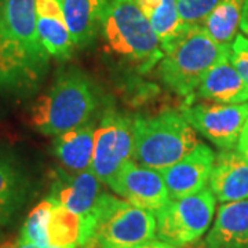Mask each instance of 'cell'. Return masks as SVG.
I'll return each instance as SVG.
<instances>
[{"label": "cell", "instance_id": "6da1fadb", "mask_svg": "<svg viewBox=\"0 0 248 248\" xmlns=\"http://www.w3.org/2000/svg\"><path fill=\"white\" fill-rule=\"evenodd\" d=\"M50 58L36 27V0H0V91L35 90Z\"/></svg>", "mask_w": 248, "mask_h": 248}, {"label": "cell", "instance_id": "7a4b0ae2", "mask_svg": "<svg viewBox=\"0 0 248 248\" xmlns=\"http://www.w3.org/2000/svg\"><path fill=\"white\" fill-rule=\"evenodd\" d=\"M98 108V94L86 73L71 68L58 73L53 86L35 101L31 125L43 135L57 137L90 123Z\"/></svg>", "mask_w": 248, "mask_h": 248}, {"label": "cell", "instance_id": "3957f363", "mask_svg": "<svg viewBox=\"0 0 248 248\" xmlns=\"http://www.w3.org/2000/svg\"><path fill=\"white\" fill-rule=\"evenodd\" d=\"M153 239L155 214L104 192L94 210L81 218L79 248H134Z\"/></svg>", "mask_w": 248, "mask_h": 248}, {"label": "cell", "instance_id": "277c9868", "mask_svg": "<svg viewBox=\"0 0 248 248\" xmlns=\"http://www.w3.org/2000/svg\"><path fill=\"white\" fill-rule=\"evenodd\" d=\"M101 33L109 53L140 73L152 71L164 55L159 37L134 0H109Z\"/></svg>", "mask_w": 248, "mask_h": 248}, {"label": "cell", "instance_id": "5b68a950", "mask_svg": "<svg viewBox=\"0 0 248 248\" xmlns=\"http://www.w3.org/2000/svg\"><path fill=\"white\" fill-rule=\"evenodd\" d=\"M160 79L181 97H193L207 72L231 57L232 45L215 42L200 25L190 27L163 50Z\"/></svg>", "mask_w": 248, "mask_h": 248}, {"label": "cell", "instance_id": "8992f818", "mask_svg": "<svg viewBox=\"0 0 248 248\" xmlns=\"http://www.w3.org/2000/svg\"><path fill=\"white\" fill-rule=\"evenodd\" d=\"M133 159L143 167L163 172L200 143L196 130L182 113L167 110L134 119Z\"/></svg>", "mask_w": 248, "mask_h": 248}, {"label": "cell", "instance_id": "52a82bcc", "mask_svg": "<svg viewBox=\"0 0 248 248\" xmlns=\"http://www.w3.org/2000/svg\"><path fill=\"white\" fill-rule=\"evenodd\" d=\"M217 199L208 185L193 195L170 199L156 217V239L175 247L196 243L210 229Z\"/></svg>", "mask_w": 248, "mask_h": 248}, {"label": "cell", "instance_id": "ba28073f", "mask_svg": "<svg viewBox=\"0 0 248 248\" xmlns=\"http://www.w3.org/2000/svg\"><path fill=\"white\" fill-rule=\"evenodd\" d=\"M134 120L115 109L102 115L94 134V151L90 171L107 184L134 153Z\"/></svg>", "mask_w": 248, "mask_h": 248}, {"label": "cell", "instance_id": "9c48e42d", "mask_svg": "<svg viewBox=\"0 0 248 248\" xmlns=\"http://www.w3.org/2000/svg\"><path fill=\"white\" fill-rule=\"evenodd\" d=\"M186 122L221 151L236 149L240 134L248 120V102L244 104H192L182 108Z\"/></svg>", "mask_w": 248, "mask_h": 248}, {"label": "cell", "instance_id": "30bf717a", "mask_svg": "<svg viewBox=\"0 0 248 248\" xmlns=\"http://www.w3.org/2000/svg\"><path fill=\"white\" fill-rule=\"evenodd\" d=\"M108 185L123 200L153 214L170 200L161 172L143 167L134 160L127 161Z\"/></svg>", "mask_w": 248, "mask_h": 248}, {"label": "cell", "instance_id": "8fae6325", "mask_svg": "<svg viewBox=\"0 0 248 248\" xmlns=\"http://www.w3.org/2000/svg\"><path fill=\"white\" fill-rule=\"evenodd\" d=\"M215 153L205 143H199L189 155L179 160L161 175L169 190L170 199L193 195L207 186L213 171Z\"/></svg>", "mask_w": 248, "mask_h": 248}, {"label": "cell", "instance_id": "7c38bea8", "mask_svg": "<svg viewBox=\"0 0 248 248\" xmlns=\"http://www.w3.org/2000/svg\"><path fill=\"white\" fill-rule=\"evenodd\" d=\"M208 187L222 204L248 199V160L234 149L215 155Z\"/></svg>", "mask_w": 248, "mask_h": 248}, {"label": "cell", "instance_id": "4fadbf2b", "mask_svg": "<svg viewBox=\"0 0 248 248\" xmlns=\"http://www.w3.org/2000/svg\"><path fill=\"white\" fill-rule=\"evenodd\" d=\"M102 193L101 181L90 170L71 174L60 171L48 197L84 218L94 210Z\"/></svg>", "mask_w": 248, "mask_h": 248}, {"label": "cell", "instance_id": "5bb4252c", "mask_svg": "<svg viewBox=\"0 0 248 248\" xmlns=\"http://www.w3.org/2000/svg\"><path fill=\"white\" fill-rule=\"evenodd\" d=\"M204 247L248 248V199L222 204Z\"/></svg>", "mask_w": 248, "mask_h": 248}, {"label": "cell", "instance_id": "9a60e30c", "mask_svg": "<svg viewBox=\"0 0 248 248\" xmlns=\"http://www.w3.org/2000/svg\"><path fill=\"white\" fill-rule=\"evenodd\" d=\"M36 27L50 57L68 60L75 51L60 0H36Z\"/></svg>", "mask_w": 248, "mask_h": 248}, {"label": "cell", "instance_id": "2e32d148", "mask_svg": "<svg viewBox=\"0 0 248 248\" xmlns=\"http://www.w3.org/2000/svg\"><path fill=\"white\" fill-rule=\"evenodd\" d=\"M197 97L214 104L248 102V86L233 66L231 57L214 65L197 87Z\"/></svg>", "mask_w": 248, "mask_h": 248}, {"label": "cell", "instance_id": "e0dca14e", "mask_svg": "<svg viewBox=\"0 0 248 248\" xmlns=\"http://www.w3.org/2000/svg\"><path fill=\"white\" fill-rule=\"evenodd\" d=\"M109 0H60L75 47L89 46L101 31Z\"/></svg>", "mask_w": 248, "mask_h": 248}, {"label": "cell", "instance_id": "ac0fdd59", "mask_svg": "<svg viewBox=\"0 0 248 248\" xmlns=\"http://www.w3.org/2000/svg\"><path fill=\"white\" fill-rule=\"evenodd\" d=\"M94 134L95 125L90 122L57 135L54 141V153L65 169L72 172L90 170L94 151Z\"/></svg>", "mask_w": 248, "mask_h": 248}, {"label": "cell", "instance_id": "d6986e66", "mask_svg": "<svg viewBox=\"0 0 248 248\" xmlns=\"http://www.w3.org/2000/svg\"><path fill=\"white\" fill-rule=\"evenodd\" d=\"M134 1L143 13V16L148 18L155 33L159 37L163 50L187 29L179 16L177 0H134Z\"/></svg>", "mask_w": 248, "mask_h": 248}, {"label": "cell", "instance_id": "ffe728a7", "mask_svg": "<svg viewBox=\"0 0 248 248\" xmlns=\"http://www.w3.org/2000/svg\"><path fill=\"white\" fill-rule=\"evenodd\" d=\"M28 182L17 166L0 156V226L7 225L25 203Z\"/></svg>", "mask_w": 248, "mask_h": 248}, {"label": "cell", "instance_id": "44dd1931", "mask_svg": "<svg viewBox=\"0 0 248 248\" xmlns=\"http://www.w3.org/2000/svg\"><path fill=\"white\" fill-rule=\"evenodd\" d=\"M244 0H219L200 27L215 42L232 45L237 36Z\"/></svg>", "mask_w": 248, "mask_h": 248}, {"label": "cell", "instance_id": "7402d4cb", "mask_svg": "<svg viewBox=\"0 0 248 248\" xmlns=\"http://www.w3.org/2000/svg\"><path fill=\"white\" fill-rule=\"evenodd\" d=\"M47 237L50 247L79 248L81 217L63 207L62 204L54 202L47 226Z\"/></svg>", "mask_w": 248, "mask_h": 248}, {"label": "cell", "instance_id": "603a6c76", "mask_svg": "<svg viewBox=\"0 0 248 248\" xmlns=\"http://www.w3.org/2000/svg\"><path fill=\"white\" fill-rule=\"evenodd\" d=\"M53 200L50 197H47L29 213L28 218L24 222V226L21 229L19 240L35 244L37 247H50L48 237H47V226H48L50 214L53 210Z\"/></svg>", "mask_w": 248, "mask_h": 248}, {"label": "cell", "instance_id": "cb8c5ba5", "mask_svg": "<svg viewBox=\"0 0 248 248\" xmlns=\"http://www.w3.org/2000/svg\"><path fill=\"white\" fill-rule=\"evenodd\" d=\"M219 0H177L178 11L186 27L202 25Z\"/></svg>", "mask_w": 248, "mask_h": 248}, {"label": "cell", "instance_id": "d4e9b609", "mask_svg": "<svg viewBox=\"0 0 248 248\" xmlns=\"http://www.w3.org/2000/svg\"><path fill=\"white\" fill-rule=\"evenodd\" d=\"M231 61L248 86V37L237 35L232 43Z\"/></svg>", "mask_w": 248, "mask_h": 248}, {"label": "cell", "instance_id": "484cf974", "mask_svg": "<svg viewBox=\"0 0 248 248\" xmlns=\"http://www.w3.org/2000/svg\"><path fill=\"white\" fill-rule=\"evenodd\" d=\"M236 149H237L239 153H241V155L248 160V120L246 122L244 128H243V131L240 134V138L239 142H237Z\"/></svg>", "mask_w": 248, "mask_h": 248}, {"label": "cell", "instance_id": "4316f807", "mask_svg": "<svg viewBox=\"0 0 248 248\" xmlns=\"http://www.w3.org/2000/svg\"><path fill=\"white\" fill-rule=\"evenodd\" d=\"M134 248H179L175 247V246H171L169 243H164V241H161L159 239H153L149 240V241H146V243H142L140 246H137V247Z\"/></svg>", "mask_w": 248, "mask_h": 248}, {"label": "cell", "instance_id": "83f0119b", "mask_svg": "<svg viewBox=\"0 0 248 248\" xmlns=\"http://www.w3.org/2000/svg\"><path fill=\"white\" fill-rule=\"evenodd\" d=\"M240 29L246 36H248V0H244L243 10H241V18H240Z\"/></svg>", "mask_w": 248, "mask_h": 248}, {"label": "cell", "instance_id": "f1b7e54d", "mask_svg": "<svg viewBox=\"0 0 248 248\" xmlns=\"http://www.w3.org/2000/svg\"><path fill=\"white\" fill-rule=\"evenodd\" d=\"M0 248H42V247H37V246H35V244L25 243V241H22V240L18 239L16 243H6V244H3ZM48 248H53V247H48Z\"/></svg>", "mask_w": 248, "mask_h": 248}]
</instances>
